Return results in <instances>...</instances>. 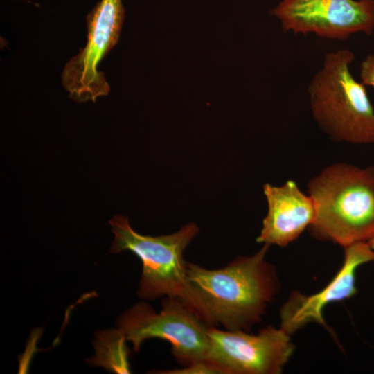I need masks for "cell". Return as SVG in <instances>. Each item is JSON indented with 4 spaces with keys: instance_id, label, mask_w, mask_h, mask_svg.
<instances>
[{
    "instance_id": "8",
    "label": "cell",
    "mask_w": 374,
    "mask_h": 374,
    "mask_svg": "<svg viewBox=\"0 0 374 374\" xmlns=\"http://www.w3.org/2000/svg\"><path fill=\"white\" fill-rule=\"evenodd\" d=\"M270 13L285 33L342 41L374 31V0H281Z\"/></svg>"
},
{
    "instance_id": "10",
    "label": "cell",
    "mask_w": 374,
    "mask_h": 374,
    "mask_svg": "<svg viewBox=\"0 0 374 374\" xmlns=\"http://www.w3.org/2000/svg\"><path fill=\"white\" fill-rule=\"evenodd\" d=\"M263 192L268 211L256 241L285 247L314 222V202L293 180H288L280 186L265 184Z\"/></svg>"
},
{
    "instance_id": "3",
    "label": "cell",
    "mask_w": 374,
    "mask_h": 374,
    "mask_svg": "<svg viewBox=\"0 0 374 374\" xmlns=\"http://www.w3.org/2000/svg\"><path fill=\"white\" fill-rule=\"evenodd\" d=\"M355 53L348 48L327 53L308 87L310 105L319 127L333 141L374 143V107L366 86L353 76Z\"/></svg>"
},
{
    "instance_id": "11",
    "label": "cell",
    "mask_w": 374,
    "mask_h": 374,
    "mask_svg": "<svg viewBox=\"0 0 374 374\" xmlns=\"http://www.w3.org/2000/svg\"><path fill=\"white\" fill-rule=\"evenodd\" d=\"M157 373L163 374H204V373H217V370L207 361L199 362L190 365L184 366L181 368L158 371Z\"/></svg>"
},
{
    "instance_id": "6",
    "label": "cell",
    "mask_w": 374,
    "mask_h": 374,
    "mask_svg": "<svg viewBox=\"0 0 374 374\" xmlns=\"http://www.w3.org/2000/svg\"><path fill=\"white\" fill-rule=\"evenodd\" d=\"M121 0H100L86 18L87 42L71 58L62 73V82L77 103L107 96L109 87L98 64L117 44L124 21Z\"/></svg>"
},
{
    "instance_id": "5",
    "label": "cell",
    "mask_w": 374,
    "mask_h": 374,
    "mask_svg": "<svg viewBox=\"0 0 374 374\" xmlns=\"http://www.w3.org/2000/svg\"><path fill=\"white\" fill-rule=\"evenodd\" d=\"M157 313L143 302L125 311L118 321V331L138 351L148 339L158 338L171 344V353L184 366L206 361L209 326L179 298L166 296Z\"/></svg>"
},
{
    "instance_id": "4",
    "label": "cell",
    "mask_w": 374,
    "mask_h": 374,
    "mask_svg": "<svg viewBox=\"0 0 374 374\" xmlns=\"http://www.w3.org/2000/svg\"><path fill=\"white\" fill-rule=\"evenodd\" d=\"M109 222L114 234L110 251L129 250L142 262L139 296L149 300L162 296L179 298L202 320L188 282V262L183 257L185 249L199 231L197 225L190 222L172 234L154 237L134 231L127 217L123 215H115Z\"/></svg>"
},
{
    "instance_id": "7",
    "label": "cell",
    "mask_w": 374,
    "mask_h": 374,
    "mask_svg": "<svg viewBox=\"0 0 374 374\" xmlns=\"http://www.w3.org/2000/svg\"><path fill=\"white\" fill-rule=\"evenodd\" d=\"M208 335L206 361L219 374H278L294 350L290 335L271 326L256 335L209 327Z\"/></svg>"
},
{
    "instance_id": "9",
    "label": "cell",
    "mask_w": 374,
    "mask_h": 374,
    "mask_svg": "<svg viewBox=\"0 0 374 374\" xmlns=\"http://www.w3.org/2000/svg\"><path fill=\"white\" fill-rule=\"evenodd\" d=\"M344 249L342 267L323 290L310 296L294 292L282 306L280 328L287 334L291 335L311 322L326 326L322 313L324 307L357 293L356 271L360 265L374 262V249L368 242H356Z\"/></svg>"
},
{
    "instance_id": "1",
    "label": "cell",
    "mask_w": 374,
    "mask_h": 374,
    "mask_svg": "<svg viewBox=\"0 0 374 374\" xmlns=\"http://www.w3.org/2000/svg\"><path fill=\"white\" fill-rule=\"evenodd\" d=\"M269 247L264 244L217 269L188 262V282L208 326L248 332L260 321L279 289L275 267L266 260Z\"/></svg>"
},
{
    "instance_id": "13",
    "label": "cell",
    "mask_w": 374,
    "mask_h": 374,
    "mask_svg": "<svg viewBox=\"0 0 374 374\" xmlns=\"http://www.w3.org/2000/svg\"><path fill=\"white\" fill-rule=\"evenodd\" d=\"M368 242L371 247L374 249V236Z\"/></svg>"
},
{
    "instance_id": "12",
    "label": "cell",
    "mask_w": 374,
    "mask_h": 374,
    "mask_svg": "<svg viewBox=\"0 0 374 374\" xmlns=\"http://www.w3.org/2000/svg\"><path fill=\"white\" fill-rule=\"evenodd\" d=\"M360 82L374 89V54L368 55L359 66Z\"/></svg>"
},
{
    "instance_id": "2",
    "label": "cell",
    "mask_w": 374,
    "mask_h": 374,
    "mask_svg": "<svg viewBox=\"0 0 374 374\" xmlns=\"http://www.w3.org/2000/svg\"><path fill=\"white\" fill-rule=\"evenodd\" d=\"M315 205L312 235L343 247L374 236V166L337 163L308 184Z\"/></svg>"
}]
</instances>
